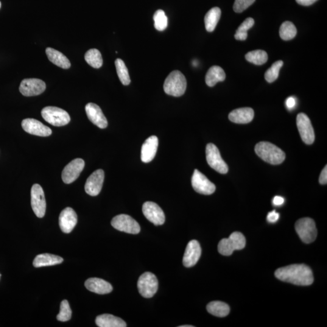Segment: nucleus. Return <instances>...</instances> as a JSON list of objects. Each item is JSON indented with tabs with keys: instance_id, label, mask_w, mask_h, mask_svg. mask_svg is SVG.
Wrapping results in <instances>:
<instances>
[{
	"instance_id": "f257e3e1",
	"label": "nucleus",
	"mask_w": 327,
	"mask_h": 327,
	"mask_svg": "<svg viewBox=\"0 0 327 327\" xmlns=\"http://www.w3.org/2000/svg\"><path fill=\"white\" fill-rule=\"evenodd\" d=\"M275 275L281 281L297 286H310L314 281L312 270L305 264H293L279 268L276 270Z\"/></svg>"
},
{
	"instance_id": "f03ea898",
	"label": "nucleus",
	"mask_w": 327,
	"mask_h": 327,
	"mask_svg": "<svg viewBox=\"0 0 327 327\" xmlns=\"http://www.w3.org/2000/svg\"><path fill=\"white\" fill-rule=\"evenodd\" d=\"M255 152L267 163L272 165H278L283 163L286 154L280 148L268 142H260L255 146Z\"/></svg>"
},
{
	"instance_id": "7ed1b4c3",
	"label": "nucleus",
	"mask_w": 327,
	"mask_h": 327,
	"mask_svg": "<svg viewBox=\"0 0 327 327\" xmlns=\"http://www.w3.org/2000/svg\"><path fill=\"white\" fill-rule=\"evenodd\" d=\"M163 88L164 92L169 96L175 97L183 96L187 88L186 78L180 71H173L165 80Z\"/></svg>"
},
{
	"instance_id": "20e7f679",
	"label": "nucleus",
	"mask_w": 327,
	"mask_h": 327,
	"mask_svg": "<svg viewBox=\"0 0 327 327\" xmlns=\"http://www.w3.org/2000/svg\"><path fill=\"white\" fill-rule=\"evenodd\" d=\"M246 244L245 237L240 232H233L228 238L222 239L218 244V250L223 256H230L234 250H242Z\"/></svg>"
},
{
	"instance_id": "39448f33",
	"label": "nucleus",
	"mask_w": 327,
	"mask_h": 327,
	"mask_svg": "<svg viewBox=\"0 0 327 327\" xmlns=\"http://www.w3.org/2000/svg\"><path fill=\"white\" fill-rule=\"evenodd\" d=\"M295 230L298 236L304 243L310 244L315 241L317 237V229L314 219L303 218L295 223Z\"/></svg>"
},
{
	"instance_id": "423d86ee",
	"label": "nucleus",
	"mask_w": 327,
	"mask_h": 327,
	"mask_svg": "<svg viewBox=\"0 0 327 327\" xmlns=\"http://www.w3.org/2000/svg\"><path fill=\"white\" fill-rule=\"evenodd\" d=\"M41 115L46 121L54 126H63L71 121V117L66 110L52 106L44 108L41 111Z\"/></svg>"
},
{
	"instance_id": "0eeeda50",
	"label": "nucleus",
	"mask_w": 327,
	"mask_h": 327,
	"mask_svg": "<svg viewBox=\"0 0 327 327\" xmlns=\"http://www.w3.org/2000/svg\"><path fill=\"white\" fill-rule=\"evenodd\" d=\"M139 293L145 298L153 297L157 292L158 281L154 274L145 272L139 277L138 281Z\"/></svg>"
},
{
	"instance_id": "6e6552de",
	"label": "nucleus",
	"mask_w": 327,
	"mask_h": 327,
	"mask_svg": "<svg viewBox=\"0 0 327 327\" xmlns=\"http://www.w3.org/2000/svg\"><path fill=\"white\" fill-rule=\"evenodd\" d=\"M206 159L210 166L220 174H225L228 167L220 156L219 149L214 144L210 143L206 147Z\"/></svg>"
},
{
	"instance_id": "1a4fd4ad",
	"label": "nucleus",
	"mask_w": 327,
	"mask_h": 327,
	"mask_svg": "<svg viewBox=\"0 0 327 327\" xmlns=\"http://www.w3.org/2000/svg\"><path fill=\"white\" fill-rule=\"evenodd\" d=\"M111 224L116 230L127 233L138 234L141 230L139 223L127 215H117L111 220Z\"/></svg>"
},
{
	"instance_id": "9d476101",
	"label": "nucleus",
	"mask_w": 327,
	"mask_h": 327,
	"mask_svg": "<svg viewBox=\"0 0 327 327\" xmlns=\"http://www.w3.org/2000/svg\"><path fill=\"white\" fill-rule=\"evenodd\" d=\"M296 123L299 132L305 143L308 145L314 143L315 139V132L309 116L303 113H299L296 118Z\"/></svg>"
},
{
	"instance_id": "9b49d317",
	"label": "nucleus",
	"mask_w": 327,
	"mask_h": 327,
	"mask_svg": "<svg viewBox=\"0 0 327 327\" xmlns=\"http://www.w3.org/2000/svg\"><path fill=\"white\" fill-rule=\"evenodd\" d=\"M192 185L196 192L205 195L213 194L216 190L215 184L197 169L193 174Z\"/></svg>"
},
{
	"instance_id": "f8f14e48",
	"label": "nucleus",
	"mask_w": 327,
	"mask_h": 327,
	"mask_svg": "<svg viewBox=\"0 0 327 327\" xmlns=\"http://www.w3.org/2000/svg\"><path fill=\"white\" fill-rule=\"evenodd\" d=\"M31 206L36 217L41 218L45 215L46 202L43 188L38 184L31 189Z\"/></svg>"
},
{
	"instance_id": "ddd939ff",
	"label": "nucleus",
	"mask_w": 327,
	"mask_h": 327,
	"mask_svg": "<svg viewBox=\"0 0 327 327\" xmlns=\"http://www.w3.org/2000/svg\"><path fill=\"white\" fill-rule=\"evenodd\" d=\"M45 83L36 78H27L22 81L19 86V92L24 96H39L46 90Z\"/></svg>"
},
{
	"instance_id": "4468645a",
	"label": "nucleus",
	"mask_w": 327,
	"mask_h": 327,
	"mask_svg": "<svg viewBox=\"0 0 327 327\" xmlns=\"http://www.w3.org/2000/svg\"><path fill=\"white\" fill-rule=\"evenodd\" d=\"M85 163L83 159L77 158L72 161L64 167L62 172V180L64 183L71 184L79 177Z\"/></svg>"
},
{
	"instance_id": "2eb2a0df",
	"label": "nucleus",
	"mask_w": 327,
	"mask_h": 327,
	"mask_svg": "<svg viewBox=\"0 0 327 327\" xmlns=\"http://www.w3.org/2000/svg\"><path fill=\"white\" fill-rule=\"evenodd\" d=\"M142 212L145 218L155 225H163L165 222V215L157 204L145 202L142 206Z\"/></svg>"
},
{
	"instance_id": "dca6fc26",
	"label": "nucleus",
	"mask_w": 327,
	"mask_h": 327,
	"mask_svg": "<svg viewBox=\"0 0 327 327\" xmlns=\"http://www.w3.org/2000/svg\"><path fill=\"white\" fill-rule=\"evenodd\" d=\"M105 180V172L102 169L95 171L86 181L85 191L92 197H96L102 191Z\"/></svg>"
},
{
	"instance_id": "f3484780",
	"label": "nucleus",
	"mask_w": 327,
	"mask_h": 327,
	"mask_svg": "<svg viewBox=\"0 0 327 327\" xmlns=\"http://www.w3.org/2000/svg\"><path fill=\"white\" fill-rule=\"evenodd\" d=\"M21 125L25 132L33 135L45 137L50 136L52 133L49 127L33 118L24 119Z\"/></svg>"
},
{
	"instance_id": "a211bd4d",
	"label": "nucleus",
	"mask_w": 327,
	"mask_h": 327,
	"mask_svg": "<svg viewBox=\"0 0 327 327\" xmlns=\"http://www.w3.org/2000/svg\"><path fill=\"white\" fill-rule=\"evenodd\" d=\"M201 255V248L200 243L196 240L190 241L187 245L184 253L183 262L186 267H194L199 261Z\"/></svg>"
},
{
	"instance_id": "6ab92c4d",
	"label": "nucleus",
	"mask_w": 327,
	"mask_h": 327,
	"mask_svg": "<svg viewBox=\"0 0 327 327\" xmlns=\"http://www.w3.org/2000/svg\"><path fill=\"white\" fill-rule=\"evenodd\" d=\"M87 115L90 121L94 124L100 128H105L108 125V120L106 119L102 109L99 106L94 103H88L86 106Z\"/></svg>"
},
{
	"instance_id": "aec40b11",
	"label": "nucleus",
	"mask_w": 327,
	"mask_h": 327,
	"mask_svg": "<svg viewBox=\"0 0 327 327\" xmlns=\"http://www.w3.org/2000/svg\"><path fill=\"white\" fill-rule=\"evenodd\" d=\"M77 223L76 212L71 208L64 209L61 212L59 217V224L61 230L64 233H69L74 228Z\"/></svg>"
},
{
	"instance_id": "412c9836",
	"label": "nucleus",
	"mask_w": 327,
	"mask_h": 327,
	"mask_svg": "<svg viewBox=\"0 0 327 327\" xmlns=\"http://www.w3.org/2000/svg\"><path fill=\"white\" fill-rule=\"evenodd\" d=\"M158 147L157 136H152L146 139L141 148V161L144 163H150L155 157Z\"/></svg>"
},
{
	"instance_id": "4be33fe9",
	"label": "nucleus",
	"mask_w": 327,
	"mask_h": 327,
	"mask_svg": "<svg viewBox=\"0 0 327 327\" xmlns=\"http://www.w3.org/2000/svg\"><path fill=\"white\" fill-rule=\"evenodd\" d=\"M86 289L99 295L108 294L113 290V287L108 282L102 279L92 278L85 282Z\"/></svg>"
},
{
	"instance_id": "5701e85b",
	"label": "nucleus",
	"mask_w": 327,
	"mask_h": 327,
	"mask_svg": "<svg viewBox=\"0 0 327 327\" xmlns=\"http://www.w3.org/2000/svg\"><path fill=\"white\" fill-rule=\"evenodd\" d=\"M253 118L254 111L250 108L235 109L228 115L229 119L237 124H247L252 121Z\"/></svg>"
},
{
	"instance_id": "b1692460",
	"label": "nucleus",
	"mask_w": 327,
	"mask_h": 327,
	"mask_svg": "<svg viewBox=\"0 0 327 327\" xmlns=\"http://www.w3.org/2000/svg\"><path fill=\"white\" fill-rule=\"evenodd\" d=\"M46 53L50 62L54 63L56 66L64 69L71 68V62L62 53L52 49L51 47H47Z\"/></svg>"
},
{
	"instance_id": "393cba45",
	"label": "nucleus",
	"mask_w": 327,
	"mask_h": 327,
	"mask_svg": "<svg viewBox=\"0 0 327 327\" xmlns=\"http://www.w3.org/2000/svg\"><path fill=\"white\" fill-rule=\"evenodd\" d=\"M63 259L60 256L49 253L39 254L33 260V265L35 267L52 266L62 263Z\"/></svg>"
},
{
	"instance_id": "a878e982",
	"label": "nucleus",
	"mask_w": 327,
	"mask_h": 327,
	"mask_svg": "<svg viewBox=\"0 0 327 327\" xmlns=\"http://www.w3.org/2000/svg\"><path fill=\"white\" fill-rule=\"evenodd\" d=\"M97 326L100 327H125L126 323L122 319L110 314L99 316L96 321Z\"/></svg>"
},
{
	"instance_id": "bb28decb",
	"label": "nucleus",
	"mask_w": 327,
	"mask_h": 327,
	"mask_svg": "<svg viewBox=\"0 0 327 327\" xmlns=\"http://www.w3.org/2000/svg\"><path fill=\"white\" fill-rule=\"evenodd\" d=\"M225 77V72L220 67L214 66L207 73L206 83L208 86L214 87L218 82H223Z\"/></svg>"
},
{
	"instance_id": "cd10ccee",
	"label": "nucleus",
	"mask_w": 327,
	"mask_h": 327,
	"mask_svg": "<svg viewBox=\"0 0 327 327\" xmlns=\"http://www.w3.org/2000/svg\"><path fill=\"white\" fill-rule=\"evenodd\" d=\"M207 310L209 314L219 318L227 317L230 313L228 305L220 301L211 302L207 306Z\"/></svg>"
},
{
	"instance_id": "c85d7f7f",
	"label": "nucleus",
	"mask_w": 327,
	"mask_h": 327,
	"mask_svg": "<svg viewBox=\"0 0 327 327\" xmlns=\"http://www.w3.org/2000/svg\"><path fill=\"white\" fill-rule=\"evenodd\" d=\"M221 15V10L219 7H215L208 11L205 18L206 29L209 32H213L216 28Z\"/></svg>"
},
{
	"instance_id": "c756f323",
	"label": "nucleus",
	"mask_w": 327,
	"mask_h": 327,
	"mask_svg": "<svg viewBox=\"0 0 327 327\" xmlns=\"http://www.w3.org/2000/svg\"><path fill=\"white\" fill-rule=\"evenodd\" d=\"M85 60L89 65L94 68L99 69L102 66L103 60L102 54L99 50L92 49L86 53Z\"/></svg>"
},
{
	"instance_id": "7c9ffc66",
	"label": "nucleus",
	"mask_w": 327,
	"mask_h": 327,
	"mask_svg": "<svg viewBox=\"0 0 327 327\" xmlns=\"http://www.w3.org/2000/svg\"><path fill=\"white\" fill-rule=\"evenodd\" d=\"M245 58L248 62L255 65H262L267 62L268 55L264 50H256L247 53L245 55Z\"/></svg>"
},
{
	"instance_id": "2f4dec72",
	"label": "nucleus",
	"mask_w": 327,
	"mask_h": 327,
	"mask_svg": "<svg viewBox=\"0 0 327 327\" xmlns=\"http://www.w3.org/2000/svg\"><path fill=\"white\" fill-rule=\"evenodd\" d=\"M114 64H115L117 74H118L120 82L124 86L129 85L131 82L130 75L124 61L118 58L114 61Z\"/></svg>"
},
{
	"instance_id": "473e14b6",
	"label": "nucleus",
	"mask_w": 327,
	"mask_h": 327,
	"mask_svg": "<svg viewBox=\"0 0 327 327\" xmlns=\"http://www.w3.org/2000/svg\"><path fill=\"white\" fill-rule=\"evenodd\" d=\"M297 33V29L294 25L290 21H285L282 23L280 30H279V35L282 40L289 41L294 38Z\"/></svg>"
},
{
	"instance_id": "72a5a7b5",
	"label": "nucleus",
	"mask_w": 327,
	"mask_h": 327,
	"mask_svg": "<svg viewBox=\"0 0 327 327\" xmlns=\"http://www.w3.org/2000/svg\"><path fill=\"white\" fill-rule=\"evenodd\" d=\"M283 61L279 60L273 63L271 68L268 69L265 74V78L268 83H273L275 82L279 77V72L282 66H283Z\"/></svg>"
},
{
	"instance_id": "f704fd0d",
	"label": "nucleus",
	"mask_w": 327,
	"mask_h": 327,
	"mask_svg": "<svg viewBox=\"0 0 327 327\" xmlns=\"http://www.w3.org/2000/svg\"><path fill=\"white\" fill-rule=\"evenodd\" d=\"M155 27L159 31H163L168 26V18L163 10H158L153 15Z\"/></svg>"
},
{
	"instance_id": "c9c22d12",
	"label": "nucleus",
	"mask_w": 327,
	"mask_h": 327,
	"mask_svg": "<svg viewBox=\"0 0 327 327\" xmlns=\"http://www.w3.org/2000/svg\"><path fill=\"white\" fill-rule=\"evenodd\" d=\"M72 317V310L70 307L68 301L63 300L60 305L59 314L57 315V320L61 322H66L71 320Z\"/></svg>"
},
{
	"instance_id": "e433bc0d",
	"label": "nucleus",
	"mask_w": 327,
	"mask_h": 327,
	"mask_svg": "<svg viewBox=\"0 0 327 327\" xmlns=\"http://www.w3.org/2000/svg\"><path fill=\"white\" fill-rule=\"evenodd\" d=\"M255 0H235L233 5V10L237 13H241L247 9Z\"/></svg>"
},
{
	"instance_id": "4c0bfd02",
	"label": "nucleus",
	"mask_w": 327,
	"mask_h": 327,
	"mask_svg": "<svg viewBox=\"0 0 327 327\" xmlns=\"http://www.w3.org/2000/svg\"><path fill=\"white\" fill-rule=\"evenodd\" d=\"M254 24V19L252 18H248L240 25L236 32L247 33L248 30L253 26Z\"/></svg>"
},
{
	"instance_id": "58836bf2",
	"label": "nucleus",
	"mask_w": 327,
	"mask_h": 327,
	"mask_svg": "<svg viewBox=\"0 0 327 327\" xmlns=\"http://www.w3.org/2000/svg\"><path fill=\"white\" fill-rule=\"evenodd\" d=\"M279 218V214L275 211H273L270 212V213H268L267 217L268 222H269L270 223H275L276 222H277Z\"/></svg>"
},
{
	"instance_id": "ea45409f",
	"label": "nucleus",
	"mask_w": 327,
	"mask_h": 327,
	"mask_svg": "<svg viewBox=\"0 0 327 327\" xmlns=\"http://www.w3.org/2000/svg\"><path fill=\"white\" fill-rule=\"evenodd\" d=\"M319 181H320V183L321 184H322V185H326L327 183V166H326L322 170V172H321L320 177V180H319Z\"/></svg>"
},
{
	"instance_id": "a19ab883",
	"label": "nucleus",
	"mask_w": 327,
	"mask_h": 327,
	"mask_svg": "<svg viewBox=\"0 0 327 327\" xmlns=\"http://www.w3.org/2000/svg\"><path fill=\"white\" fill-rule=\"evenodd\" d=\"M296 104V99L294 97H290L288 98L286 101V107L289 110H292L295 107Z\"/></svg>"
},
{
	"instance_id": "79ce46f5",
	"label": "nucleus",
	"mask_w": 327,
	"mask_h": 327,
	"mask_svg": "<svg viewBox=\"0 0 327 327\" xmlns=\"http://www.w3.org/2000/svg\"><path fill=\"white\" fill-rule=\"evenodd\" d=\"M284 198L279 197V196H276L273 200V204L276 206H280L284 203Z\"/></svg>"
},
{
	"instance_id": "37998d69",
	"label": "nucleus",
	"mask_w": 327,
	"mask_h": 327,
	"mask_svg": "<svg viewBox=\"0 0 327 327\" xmlns=\"http://www.w3.org/2000/svg\"><path fill=\"white\" fill-rule=\"evenodd\" d=\"M296 1L299 4L305 5V6H308V5L315 3V2L317 1L318 0H296Z\"/></svg>"
},
{
	"instance_id": "c03bdc74",
	"label": "nucleus",
	"mask_w": 327,
	"mask_h": 327,
	"mask_svg": "<svg viewBox=\"0 0 327 327\" xmlns=\"http://www.w3.org/2000/svg\"><path fill=\"white\" fill-rule=\"evenodd\" d=\"M247 36L248 33L236 32L235 35H234V38L237 40L244 41L247 39Z\"/></svg>"
},
{
	"instance_id": "a18cd8bd",
	"label": "nucleus",
	"mask_w": 327,
	"mask_h": 327,
	"mask_svg": "<svg viewBox=\"0 0 327 327\" xmlns=\"http://www.w3.org/2000/svg\"><path fill=\"white\" fill-rule=\"evenodd\" d=\"M180 327H194V326H180Z\"/></svg>"
},
{
	"instance_id": "49530a36",
	"label": "nucleus",
	"mask_w": 327,
	"mask_h": 327,
	"mask_svg": "<svg viewBox=\"0 0 327 327\" xmlns=\"http://www.w3.org/2000/svg\"><path fill=\"white\" fill-rule=\"evenodd\" d=\"M1 1H0V8H1Z\"/></svg>"
},
{
	"instance_id": "de8ad7c7",
	"label": "nucleus",
	"mask_w": 327,
	"mask_h": 327,
	"mask_svg": "<svg viewBox=\"0 0 327 327\" xmlns=\"http://www.w3.org/2000/svg\"><path fill=\"white\" fill-rule=\"evenodd\" d=\"M0 278H1V274H0Z\"/></svg>"
}]
</instances>
